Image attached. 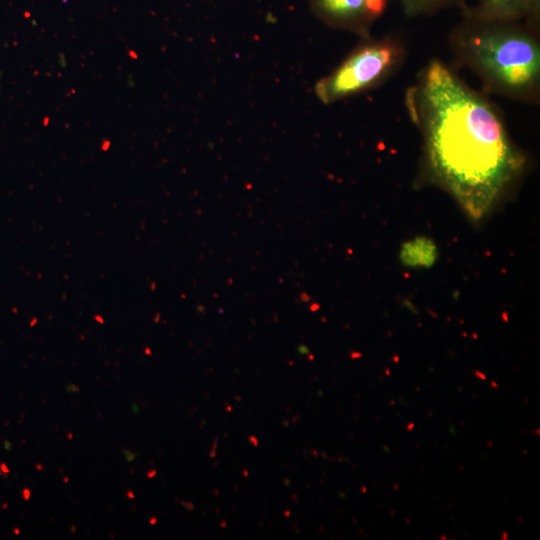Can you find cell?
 <instances>
[{
  "instance_id": "obj_1",
  "label": "cell",
  "mask_w": 540,
  "mask_h": 540,
  "mask_svg": "<svg viewBox=\"0 0 540 540\" xmlns=\"http://www.w3.org/2000/svg\"><path fill=\"white\" fill-rule=\"evenodd\" d=\"M405 104L432 180L481 217L525 166L496 106L438 59L419 72Z\"/></svg>"
},
{
  "instance_id": "obj_2",
  "label": "cell",
  "mask_w": 540,
  "mask_h": 540,
  "mask_svg": "<svg viewBox=\"0 0 540 540\" xmlns=\"http://www.w3.org/2000/svg\"><path fill=\"white\" fill-rule=\"evenodd\" d=\"M462 13L449 34L455 59L479 78L487 93L538 104L540 32L524 20H489Z\"/></svg>"
},
{
  "instance_id": "obj_3",
  "label": "cell",
  "mask_w": 540,
  "mask_h": 540,
  "mask_svg": "<svg viewBox=\"0 0 540 540\" xmlns=\"http://www.w3.org/2000/svg\"><path fill=\"white\" fill-rule=\"evenodd\" d=\"M406 55L399 37L361 38L342 62L316 83L315 95L323 104H332L372 90L401 68Z\"/></svg>"
},
{
  "instance_id": "obj_4",
  "label": "cell",
  "mask_w": 540,
  "mask_h": 540,
  "mask_svg": "<svg viewBox=\"0 0 540 540\" xmlns=\"http://www.w3.org/2000/svg\"><path fill=\"white\" fill-rule=\"evenodd\" d=\"M391 0H308L312 13L328 27L361 38L371 35L374 23Z\"/></svg>"
},
{
  "instance_id": "obj_5",
  "label": "cell",
  "mask_w": 540,
  "mask_h": 540,
  "mask_svg": "<svg viewBox=\"0 0 540 540\" xmlns=\"http://www.w3.org/2000/svg\"><path fill=\"white\" fill-rule=\"evenodd\" d=\"M528 0H476L475 4L465 5L462 12L472 16L499 21L524 20Z\"/></svg>"
},
{
  "instance_id": "obj_6",
  "label": "cell",
  "mask_w": 540,
  "mask_h": 540,
  "mask_svg": "<svg viewBox=\"0 0 540 540\" xmlns=\"http://www.w3.org/2000/svg\"><path fill=\"white\" fill-rule=\"evenodd\" d=\"M401 260L413 267L431 266L437 257L436 246L427 238H415L408 241L401 249Z\"/></svg>"
},
{
  "instance_id": "obj_7",
  "label": "cell",
  "mask_w": 540,
  "mask_h": 540,
  "mask_svg": "<svg viewBox=\"0 0 540 540\" xmlns=\"http://www.w3.org/2000/svg\"><path fill=\"white\" fill-rule=\"evenodd\" d=\"M407 17L433 15L452 7L463 8L468 0H397Z\"/></svg>"
},
{
  "instance_id": "obj_8",
  "label": "cell",
  "mask_w": 540,
  "mask_h": 540,
  "mask_svg": "<svg viewBox=\"0 0 540 540\" xmlns=\"http://www.w3.org/2000/svg\"><path fill=\"white\" fill-rule=\"evenodd\" d=\"M524 22L533 30L540 32V0H528Z\"/></svg>"
},
{
  "instance_id": "obj_9",
  "label": "cell",
  "mask_w": 540,
  "mask_h": 540,
  "mask_svg": "<svg viewBox=\"0 0 540 540\" xmlns=\"http://www.w3.org/2000/svg\"><path fill=\"white\" fill-rule=\"evenodd\" d=\"M23 497L25 500H28L30 498V490L29 489H24L23 490Z\"/></svg>"
},
{
  "instance_id": "obj_10",
  "label": "cell",
  "mask_w": 540,
  "mask_h": 540,
  "mask_svg": "<svg viewBox=\"0 0 540 540\" xmlns=\"http://www.w3.org/2000/svg\"><path fill=\"white\" fill-rule=\"evenodd\" d=\"M181 504H182L183 506H185L187 509H191V510H192V509L194 508V506L192 505V503H188V502L182 501Z\"/></svg>"
},
{
  "instance_id": "obj_11",
  "label": "cell",
  "mask_w": 540,
  "mask_h": 540,
  "mask_svg": "<svg viewBox=\"0 0 540 540\" xmlns=\"http://www.w3.org/2000/svg\"><path fill=\"white\" fill-rule=\"evenodd\" d=\"M1 470L4 471L5 473H9V469L6 467V464L4 463L1 464Z\"/></svg>"
},
{
  "instance_id": "obj_12",
  "label": "cell",
  "mask_w": 540,
  "mask_h": 540,
  "mask_svg": "<svg viewBox=\"0 0 540 540\" xmlns=\"http://www.w3.org/2000/svg\"><path fill=\"white\" fill-rule=\"evenodd\" d=\"M249 440H250V441H251V442H252V443H253V444H254L255 446H257V445H258V443H257V439H256L255 437H253V436H250V437H249Z\"/></svg>"
},
{
  "instance_id": "obj_13",
  "label": "cell",
  "mask_w": 540,
  "mask_h": 540,
  "mask_svg": "<svg viewBox=\"0 0 540 540\" xmlns=\"http://www.w3.org/2000/svg\"><path fill=\"white\" fill-rule=\"evenodd\" d=\"M127 495H128L129 498H134V494L131 493V492H127Z\"/></svg>"
},
{
  "instance_id": "obj_14",
  "label": "cell",
  "mask_w": 540,
  "mask_h": 540,
  "mask_svg": "<svg viewBox=\"0 0 540 540\" xmlns=\"http://www.w3.org/2000/svg\"><path fill=\"white\" fill-rule=\"evenodd\" d=\"M478 375V377H481L482 379H485V376L481 373H476Z\"/></svg>"
},
{
  "instance_id": "obj_15",
  "label": "cell",
  "mask_w": 540,
  "mask_h": 540,
  "mask_svg": "<svg viewBox=\"0 0 540 540\" xmlns=\"http://www.w3.org/2000/svg\"><path fill=\"white\" fill-rule=\"evenodd\" d=\"M155 520H156V518H151L150 523H151V524H154V523L156 522Z\"/></svg>"
}]
</instances>
